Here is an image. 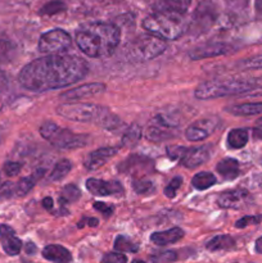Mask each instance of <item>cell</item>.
<instances>
[{"label":"cell","mask_w":262,"mask_h":263,"mask_svg":"<svg viewBox=\"0 0 262 263\" xmlns=\"http://www.w3.org/2000/svg\"><path fill=\"white\" fill-rule=\"evenodd\" d=\"M87 73L89 66L80 57L50 54L26 64L18 74V82L23 89L44 92L69 86Z\"/></svg>","instance_id":"1"},{"label":"cell","mask_w":262,"mask_h":263,"mask_svg":"<svg viewBox=\"0 0 262 263\" xmlns=\"http://www.w3.org/2000/svg\"><path fill=\"white\" fill-rule=\"evenodd\" d=\"M120 39L118 27L104 22L87 23L76 32L77 46L90 58H107L112 55L120 44Z\"/></svg>","instance_id":"2"},{"label":"cell","mask_w":262,"mask_h":263,"mask_svg":"<svg viewBox=\"0 0 262 263\" xmlns=\"http://www.w3.org/2000/svg\"><path fill=\"white\" fill-rule=\"evenodd\" d=\"M259 80H236V79H223V80H211V81L202 82L195 89V98L200 100L217 99L222 97H231V95H249L258 90Z\"/></svg>","instance_id":"3"},{"label":"cell","mask_w":262,"mask_h":263,"mask_svg":"<svg viewBox=\"0 0 262 263\" xmlns=\"http://www.w3.org/2000/svg\"><path fill=\"white\" fill-rule=\"evenodd\" d=\"M143 27L151 35L162 40H176L184 33L185 22L182 15L169 12H157L143 21Z\"/></svg>","instance_id":"4"},{"label":"cell","mask_w":262,"mask_h":263,"mask_svg":"<svg viewBox=\"0 0 262 263\" xmlns=\"http://www.w3.org/2000/svg\"><path fill=\"white\" fill-rule=\"evenodd\" d=\"M40 135L46 141L58 149H79L84 148L89 143V135L74 134L71 130L59 127L51 121H46L40 126Z\"/></svg>","instance_id":"5"},{"label":"cell","mask_w":262,"mask_h":263,"mask_svg":"<svg viewBox=\"0 0 262 263\" xmlns=\"http://www.w3.org/2000/svg\"><path fill=\"white\" fill-rule=\"evenodd\" d=\"M108 112L109 110L107 108L91 103H62L57 108V113L66 120L76 122H94L98 126Z\"/></svg>","instance_id":"6"},{"label":"cell","mask_w":262,"mask_h":263,"mask_svg":"<svg viewBox=\"0 0 262 263\" xmlns=\"http://www.w3.org/2000/svg\"><path fill=\"white\" fill-rule=\"evenodd\" d=\"M167 48L166 41L153 35L139 36L130 44L127 57L136 62H146L161 55Z\"/></svg>","instance_id":"7"},{"label":"cell","mask_w":262,"mask_h":263,"mask_svg":"<svg viewBox=\"0 0 262 263\" xmlns=\"http://www.w3.org/2000/svg\"><path fill=\"white\" fill-rule=\"evenodd\" d=\"M167 153L170 158L177 159L180 164L186 168H195L210 159L211 149L210 146H197V148L167 146Z\"/></svg>","instance_id":"8"},{"label":"cell","mask_w":262,"mask_h":263,"mask_svg":"<svg viewBox=\"0 0 262 263\" xmlns=\"http://www.w3.org/2000/svg\"><path fill=\"white\" fill-rule=\"evenodd\" d=\"M71 36L66 31L55 28V30H51L41 35L38 48L41 53L57 54L63 53L67 49L71 48Z\"/></svg>","instance_id":"9"},{"label":"cell","mask_w":262,"mask_h":263,"mask_svg":"<svg viewBox=\"0 0 262 263\" xmlns=\"http://www.w3.org/2000/svg\"><path fill=\"white\" fill-rule=\"evenodd\" d=\"M252 203L249 192L244 189H233L220 193L217 197V204L225 210H243Z\"/></svg>","instance_id":"10"},{"label":"cell","mask_w":262,"mask_h":263,"mask_svg":"<svg viewBox=\"0 0 262 263\" xmlns=\"http://www.w3.org/2000/svg\"><path fill=\"white\" fill-rule=\"evenodd\" d=\"M218 120L216 117H207L195 121L185 131V136L189 141H202L212 135L213 131L217 128Z\"/></svg>","instance_id":"11"},{"label":"cell","mask_w":262,"mask_h":263,"mask_svg":"<svg viewBox=\"0 0 262 263\" xmlns=\"http://www.w3.org/2000/svg\"><path fill=\"white\" fill-rule=\"evenodd\" d=\"M153 170V161L145 156H139L134 154L126 158L125 161L121 162L118 166V171L128 175H138V174H148Z\"/></svg>","instance_id":"12"},{"label":"cell","mask_w":262,"mask_h":263,"mask_svg":"<svg viewBox=\"0 0 262 263\" xmlns=\"http://www.w3.org/2000/svg\"><path fill=\"white\" fill-rule=\"evenodd\" d=\"M104 84H102V82H91V84H85L79 87H73V89L59 95V98H61V100H64V102H74V100L92 98L95 95H99L102 92H104Z\"/></svg>","instance_id":"13"},{"label":"cell","mask_w":262,"mask_h":263,"mask_svg":"<svg viewBox=\"0 0 262 263\" xmlns=\"http://www.w3.org/2000/svg\"><path fill=\"white\" fill-rule=\"evenodd\" d=\"M86 189L95 197H109L123 193V186L118 181H104L98 179H87Z\"/></svg>","instance_id":"14"},{"label":"cell","mask_w":262,"mask_h":263,"mask_svg":"<svg viewBox=\"0 0 262 263\" xmlns=\"http://www.w3.org/2000/svg\"><path fill=\"white\" fill-rule=\"evenodd\" d=\"M0 243L8 256H17L23 246L21 239L15 235L14 230L5 223L0 225Z\"/></svg>","instance_id":"15"},{"label":"cell","mask_w":262,"mask_h":263,"mask_svg":"<svg viewBox=\"0 0 262 263\" xmlns=\"http://www.w3.org/2000/svg\"><path fill=\"white\" fill-rule=\"evenodd\" d=\"M116 154H117V148H112V146H105V148L97 149V151L91 152V153L86 156V158L84 161L85 168L89 170V171H95V170L104 166Z\"/></svg>","instance_id":"16"},{"label":"cell","mask_w":262,"mask_h":263,"mask_svg":"<svg viewBox=\"0 0 262 263\" xmlns=\"http://www.w3.org/2000/svg\"><path fill=\"white\" fill-rule=\"evenodd\" d=\"M229 46L223 43H211L200 45L193 49L189 53V57L193 61H199L203 58H211V57H218L228 53Z\"/></svg>","instance_id":"17"},{"label":"cell","mask_w":262,"mask_h":263,"mask_svg":"<svg viewBox=\"0 0 262 263\" xmlns=\"http://www.w3.org/2000/svg\"><path fill=\"white\" fill-rule=\"evenodd\" d=\"M184 238V231L180 228H172L166 231H157L153 233L151 236V240L157 246H169V244L177 243L179 240Z\"/></svg>","instance_id":"18"},{"label":"cell","mask_w":262,"mask_h":263,"mask_svg":"<svg viewBox=\"0 0 262 263\" xmlns=\"http://www.w3.org/2000/svg\"><path fill=\"white\" fill-rule=\"evenodd\" d=\"M43 257L53 263H69L72 261L71 252L62 246L50 244L43 249Z\"/></svg>","instance_id":"19"},{"label":"cell","mask_w":262,"mask_h":263,"mask_svg":"<svg viewBox=\"0 0 262 263\" xmlns=\"http://www.w3.org/2000/svg\"><path fill=\"white\" fill-rule=\"evenodd\" d=\"M218 174L221 175V177L225 180H234L239 176L240 174V166H239V162L236 159L233 158H225L222 161H220L216 167Z\"/></svg>","instance_id":"20"},{"label":"cell","mask_w":262,"mask_h":263,"mask_svg":"<svg viewBox=\"0 0 262 263\" xmlns=\"http://www.w3.org/2000/svg\"><path fill=\"white\" fill-rule=\"evenodd\" d=\"M190 0H161L156 8L158 12H169L182 15L188 10Z\"/></svg>","instance_id":"21"},{"label":"cell","mask_w":262,"mask_h":263,"mask_svg":"<svg viewBox=\"0 0 262 263\" xmlns=\"http://www.w3.org/2000/svg\"><path fill=\"white\" fill-rule=\"evenodd\" d=\"M44 175H45V170L40 168V170H36V171L33 172L32 175H30V176L23 177L22 180H20V182L17 184V187H15V193H17V195L23 197V195L27 194V193L30 192L36 184H38V181L44 176Z\"/></svg>","instance_id":"22"},{"label":"cell","mask_w":262,"mask_h":263,"mask_svg":"<svg viewBox=\"0 0 262 263\" xmlns=\"http://www.w3.org/2000/svg\"><path fill=\"white\" fill-rule=\"evenodd\" d=\"M226 112L234 116H254L262 113V102L259 103H243L226 108Z\"/></svg>","instance_id":"23"},{"label":"cell","mask_w":262,"mask_h":263,"mask_svg":"<svg viewBox=\"0 0 262 263\" xmlns=\"http://www.w3.org/2000/svg\"><path fill=\"white\" fill-rule=\"evenodd\" d=\"M175 134H172L171 130L169 128H163L161 126L157 125H151L145 131V138L149 141H153V143H161V141L170 140V139L175 138Z\"/></svg>","instance_id":"24"},{"label":"cell","mask_w":262,"mask_h":263,"mask_svg":"<svg viewBox=\"0 0 262 263\" xmlns=\"http://www.w3.org/2000/svg\"><path fill=\"white\" fill-rule=\"evenodd\" d=\"M234 247H235V240L230 235H217L205 244V248L211 252L229 251Z\"/></svg>","instance_id":"25"},{"label":"cell","mask_w":262,"mask_h":263,"mask_svg":"<svg viewBox=\"0 0 262 263\" xmlns=\"http://www.w3.org/2000/svg\"><path fill=\"white\" fill-rule=\"evenodd\" d=\"M248 143V131L246 128H234L228 135V144L233 149H240Z\"/></svg>","instance_id":"26"},{"label":"cell","mask_w":262,"mask_h":263,"mask_svg":"<svg viewBox=\"0 0 262 263\" xmlns=\"http://www.w3.org/2000/svg\"><path fill=\"white\" fill-rule=\"evenodd\" d=\"M72 170V163L68 159H61L59 162H57L55 166H54L53 171L49 175V181H61L63 180L67 175L69 174V171Z\"/></svg>","instance_id":"27"},{"label":"cell","mask_w":262,"mask_h":263,"mask_svg":"<svg viewBox=\"0 0 262 263\" xmlns=\"http://www.w3.org/2000/svg\"><path fill=\"white\" fill-rule=\"evenodd\" d=\"M216 184V177L210 172H199L192 179V185L197 190H205Z\"/></svg>","instance_id":"28"},{"label":"cell","mask_w":262,"mask_h":263,"mask_svg":"<svg viewBox=\"0 0 262 263\" xmlns=\"http://www.w3.org/2000/svg\"><path fill=\"white\" fill-rule=\"evenodd\" d=\"M141 127L136 123L131 125L130 127L127 128L125 134L122 136V146L125 148H131V146H135L136 144L139 143V140L141 139Z\"/></svg>","instance_id":"29"},{"label":"cell","mask_w":262,"mask_h":263,"mask_svg":"<svg viewBox=\"0 0 262 263\" xmlns=\"http://www.w3.org/2000/svg\"><path fill=\"white\" fill-rule=\"evenodd\" d=\"M80 197H81V192H80L79 187L73 184H69L63 187V190L61 192L59 200H61L62 204H66V203L76 202V200L80 199Z\"/></svg>","instance_id":"30"},{"label":"cell","mask_w":262,"mask_h":263,"mask_svg":"<svg viewBox=\"0 0 262 263\" xmlns=\"http://www.w3.org/2000/svg\"><path fill=\"white\" fill-rule=\"evenodd\" d=\"M115 249L120 252V253H122V252H131V253H135V252H138L139 247L136 246L135 243H133L130 239L126 238V236L118 235L115 240Z\"/></svg>","instance_id":"31"},{"label":"cell","mask_w":262,"mask_h":263,"mask_svg":"<svg viewBox=\"0 0 262 263\" xmlns=\"http://www.w3.org/2000/svg\"><path fill=\"white\" fill-rule=\"evenodd\" d=\"M133 187L134 190H135V193H138L139 195H148L156 192V186H154L153 182L149 181V180H143V179L134 180Z\"/></svg>","instance_id":"32"},{"label":"cell","mask_w":262,"mask_h":263,"mask_svg":"<svg viewBox=\"0 0 262 263\" xmlns=\"http://www.w3.org/2000/svg\"><path fill=\"white\" fill-rule=\"evenodd\" d=\"M153 123L157 126H161L163 128H172L179 125V121L172 115H166V113H159L153 118Z\"/></svg>","instance_id":"33"},{"label":"cell","mask_w":262,"mask_h":263,"mask_svg":"<svg viewBox=\"0 0 262 263\" xmlns=\"http://www.w3.org/2000/svg\"><path fill=\"white\" fill-rule=\"evenodd\" d=\"M195 20L198 21V23H199L200 27H202V26H204V23L211 25L213 21L212 12H211V10H208V8H205V5H200V7L197 9V12H195Z\"/></svg>","instance_id":"34"},{"label":"cell","mask_w":262,"mask_h":263,"mask_svg":"<svg viewBox=\"0 0 262 263\" xmlns=\"http://www.w3.org/2000/svg\"><path fill=\"white\" fill-rule=\"evenodd\" d=\"M177 259V252L166 251L162 253H157L151 257V261L153 263H172Z\"/></svg>","instance_id":"35"},{"label":"cell","mask_w":262,"mask_h":263,"mask_svg":"<svg viewBox=\"0 0 262 263\" xmlns=\"http://www.w3.org/2000/svg\"><path fill=\"white\" fill-rule=\"evenodd\" d=\"M182 184V179L181 177H175L170 181V184L167 185L166 189H164V195L167 198H174L176 195V192L179 190V187L181 186Z\"/></svg>","instance_id":"36"},{"label":"cell","mask_w":262,"mask_h":263,"mask_svg":"<svg viewBox=\"0 0 262 263\" xmlns=\"http://www.w3.org/2000/svg\"><path fill=\"white\" fill-rule=\"evenodd\" d=\"M102 263H127V258L120 252H112L103 257Z\"/></svg>","instance_id":"37"},{"label":"cell","mask_w":262,"mask_h":263,"mask_svg":"<svg viewBox=\"0 0 262 263\" xmlns=\"http://www.w3.org/2000/svg\"><path fill=\"white\" fill-rule=\"evenodd\" d=\"M241 66L248 69H262V54L246 59L243 61Z\"/></svg>","instance_id":"38"},{"label":"cell","mask_w":262,"mask_h":263,"mask_svg":"<svg viewBox=\"0 0 262 263\" xmlns=\"http://www.w3.org/2000/svg\"><path fill=\"white\" fill-rule=\"evenodd\" d=\"M262 221V216H246V217L240 218L239 221H236L235 226L238 229L247 228L249 225H254V223H258Z\"/></svg>","instance_id":"39"},{"label":"cell","mask_w":262,"mask_h":263,"mask_svg":"<svg viewBox=\"0 0 262 263\" xmlns=\"http://www.w3.org/2000/svg\"><path fill=\"white\" fill-rule=\"evenodd\" d=\"M13 51H14V48L12 46V44L8 41H0V59L8 61L12 58Z\"/></svg>","instance_id":"40"},{"label":"cell","mask_w":262,"mask_h":263,"mask_svg":"<svg viewBox=\"0 0 262 263\" xmlns=\"http://www.w3.org/2000/svg\"><path fill=\"white\" fill-rule=\"evenodd\" d=\"M64 9V5L59 2H53L50 4L45 5V7L41 9V14H55V13L61 12V10Z\"/></svg>","instance_id":"41"},{"label":"cell","mask_w":262,"mask_h":263,"mask_svg":"<svg viewBox=\"0 0 262 263\" xmlns=\"http://www.w3.org/2000/svg\"><path fill=\"white\" fill-rule=\"evenodd\" d=\"M21 168H22V164L18 162H7L4 164V172L8 176H15L17 174H20Z\"/></svg>","instance_id":"42"},{"label":"cell","mask_w":262,"mask_h":263,"mask_svg":"<svg viewBox=\"0 0 262 263\" xmlns=\"http://www.w3.org/2000/svg\"><path fill=\"white\" fill-rule=\"evenodd\" d=\"M94 208L97 211H99V212H102L105 217H109V216L113 213V211H115L113 205L105 204V203H103V202H95Z\"/></svg>","instance_id":"43"},{"label":"cell","mask_w":262,"mask_h":263,"mask_svg":"<svg viewBox=\"0 0 262 263\" xmlns=\"http://www.w3.org/2000/svg\"><path fill=\"white\" fill-rule=\"evenodd\" d=\"M248 2L249 0H226V3L231 8H235V9H243V8H246Z\"/></svg>","instance_id":"44"},{"label":"cell","mask_w":262,"mask_h":263,"mask_svg":"<svg viewBox=\"0 0 262 263\" xmlns=\"http://www.w3.org/2000/svg\"><path fill=\"white\" fill-rule=\"evenodd\" d=\"M85 223H86L87 226H92V228H94V226L98 225V220H97V218H84L82 221H80L79 225H77V226L81 229V228H84Z\"/></svg>","instance_id":"45"},{"label":"cell","mask_w":262,"mask_h":263,"mask_svg":"<svg viewBox=\"0 0 262 263\" xmlns=\"http://www.w3.org/2000/svg\"><path fill=\"white\" fill-rule=\"evenodd\" d=\"M26 249V253L28 254V256H32V254L36 253V246L33 243H27L25 247Z\"/></svg>","instance_id":"46"},{"label":"cell","mask_w":262,"mask_h":263,"mask_svg":"<svg viewBox=\"0 0 262 263\" xmlns=\"http://www.w3.org/2000/svg\"><path fill=\"white\" fill-rule=\"evenodd\" d=\"M43 205L46 210H51L53 208V199L50 197H46L43 199Z\"/></svg>","instance_id":"47"},{"label":"cell","mask_w":262,"mask_h":263,"mask_svg":"<svg viewBox=\"0 0 262 263\" xmlns=\"http://www.w3.org/2000/svg\"><path fill=\"white\" fill-rule=\"evenodd\" d=\"M256 252L257 253L262 254V236L256 240Z\"/></svg>","instance_id":"48"},{"label":"cell","mask_w":262,"mask_h":263,"mask_svg":"<svg viewBox=\"0 0 262 263\" xmlns=\"http://www.w3.org/2000/svg\"><path fill=\"white\" fill-rule=\"evenodd\" d=\"M254 136H256L257 139H262V127L254 128Z\"/></svg>","instance_id":"49"},{"label":"cell","mask_w":262,"mask_h":263,"mask_svg":"<svg viewBox=\"0 0 262 263\" xmlns=\"http://www.w3.org/2000/svg\"><path fill=\"white\" fill-rule=\"evenodd\" d=\"M256 10L262 14V0H256Z\"/></svg>","instance_id":"50"},{"label":"cell","mask_w":262,"mask_h":263,"mask_svg":"<svg viewBox=\"0 0 262 263\" xmlns=\"http://www.w3.org/2000/svg\"><path fill=\"white\" fill-rule=\"evenodd\" d=\"M257 127H262V117L257 121Z\"/></svg>","instance_id":"51"},{"label":"cell","mask_w":262,"mask_h":263,"mask_svg":"<svg viewBox=\"0 0 262 263\" xmlns=\"http://www.w3.org/2000/svg\"><path fill=\"white\" fill-rule=\"evenodd\" d=\"M133 263H144V262H141V261H134Z\"/></svg>","instance_id":"52"},{"label":"cell","mask_w":262,"mask_h":263,"mask_svg":"<svg viewBox=\"0 0 262 263\" xmlns=\"http://www.w3.org/2000/svg\"><path fill=\"white\" fill-rule=\"evenodd\" d=\"M261 164H262V156H261Z\"/></svg>","instance_id":"53"}]
</instances>
